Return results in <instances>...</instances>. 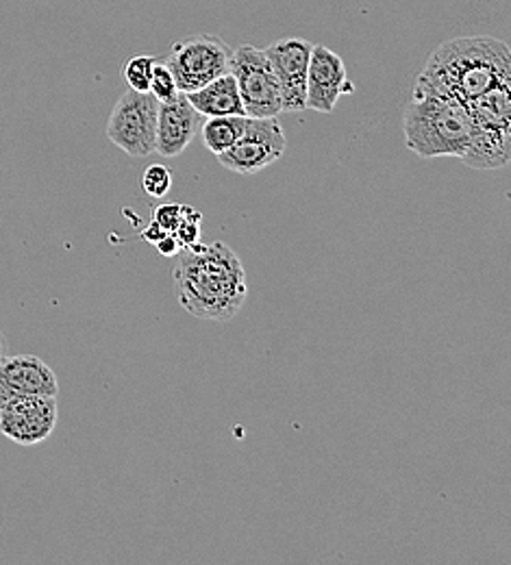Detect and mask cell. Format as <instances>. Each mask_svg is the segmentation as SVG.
<instances>
[{
    "instance_id": "603a6c76",
    "label": "cell",
    "mask_w": 511,
    "mask_h": 565,
    "mask_svg": "<svg viewBox=\"0 0 511 565\" xmlns=\"http://www.w3.org/2000/svg\"><path fill=\"white\" fill-rule=\"evenodd\" d=\"M7 349H9V344H7V335L0 331V359L7 354Z\"/></svg>"
},
{
    "instance_id": "ffe728a7",
    "label": "cell",
    "mask_w": 511,
    "mask_h": 565,
    "mask_svg": "<svg viewBox=\"0 0 511 565\" xmlns=\"http://www.w3.org/2000/svg\"><path fill=\"white\" fill-rule=\"evenodd\" d=\"M152 220L166 231V233H174L183 220V205H159L155 212H152Z\"/></svg>"
},
{
    "instance_id": "7c38bea8",
    "label": "cell",
    "mask_w": 511,
    "mask_h": 565,
    "mask_svg": "<svg viewBox=\"0 0 511 565\" xmlns=\"http://www.w3.org/2000/svg\"><path fill=\"white\" fill-rule=\"evenodd\" d=\"M60 381L49 363L35 354L0 359V405L20 396H57Z\"/></svg>"
},
{
    "instance_id": "7a4b0ae2",
    "label": "cell",
    "mask_w": 511,
    "mask_h": 565,
    "mask_svg": "<svg viewBox=\"0 0 511 565\" xmlns=\"http://www.w3.org/2000/svg\"><path fill=\"white\" fill-rule=\"evenodd\" d=\"M439 96L472 103L501 83H511L510 46L490 35L455 38L429 55L418 78Z\"/></svg>"
},
{
    "instance_id": "52a82bcc",
    "label": "cell",
    "mask_w": 511,
    "mask_h": 565,
    "mask_svg": "<svg viewBox=\"0 0 511 565\" xmlns=\"http://www.w3.org/2000/svg\"><path fill=\"white\" fill-rule=\"evenodd\" d=\"M159 100L150 92L127 89L107 122V138L129 157L145 159L157 146Z\"/></svg>"
},
{
    "instance_id": "7402d4cb",
    "label": "cell",
    "mask_w": 511,
    "mask_h": 565,
    "mask_svg": "<svg viewBox=\"0 0 511 565\" xmlns=\"http://www.w3.org/2000/svg\"><path fill=\"white\" fill-rule=\"evenodd\" d=\"M163 235H168V233L155 220H150V224L142 231V239H147L148 244H157Z\"/></svg>"
},
{
    "instance_id": "5b68a950",
    "label": "cell",
    "mask_w": 511,
    "mask_h": 565,
    "mask_svg": "<svg viewBox=\"0 0 511 565\" xmlns=\"http://www.w3.org/2000/svg\"><path fill=\"white\" fill-rule=\"evenodd\" d=\"M231 57L233 49L212 33H199L174 42L168 55H161L181 94L196 92L210 81L231 72Z\"/></svg>"
},
{
    "instance_id": "44dd1931",
    "label": "cell",
    "mask_w": 511,
    "mask_h": 565,
    "mask_svg": "<svg viewBox=\"0 0 511 565\" xmlns=\"http://www.w3.org/2000/svg\"><path fill=\"white\" fill-rule=\"evenodd\" d=\"M155 246H157L159 255H163V257H177V255L183 250V248H181V244L177 242V237H174L172 233L163 235Z\"/></svg>"
},
{
    "instance_id": "9a60e30c",
    "label": "cell",
    "mask_w": 511,
    "mask_h": 565,
    "mask_svg": "<svg viewBox=\"0 0 511 565\" xmlns=\"http://www.w3.org/2000/svg\"><path fill=\"white\" fill-rule=\"evenodd\" d=\"M246 125H248V116H216V118H210L201 127L207 150L214 152V154L228 150L235 141L244 136Z\"/></svg>"
},
{
    "instance_id": "277c9868",
    "label": "cell",
    "mask_w": 511,
    "mask_h": 565,
    "mask_svg": "<svg viewBox=\"0 0 511 565\" xmlns=\"http://www.w3.org/2000/svg\"><path fill=\"white\" fill-rule=\"evenodd\" d=\"M475 134L461 161L472 170H501L511 159V83H501L466 105Z\"/></svg>"
},
{
    "instance_id": "9c48e42d",
    "label": "cell",
    "mask_w": 511,
    "mask_h": 565,
    "mask_svg": "<svg viewBox=\"0 0 511 565\" xmlns=\"http://www.w3.org/2000/svg\"><path fill=\"white\" fill-rule=\"evenodd\" d=\"M57 396H20L0 405V433L20 444L38 446L57 426Z\"/></svg>"
},
{
    "instance_id": "3957f363",
    "label": "cell",
    "mask_w": 511,
    "mask_h": 565,
    "mask_svg": "<svg viewBox=\"0 0 511 565\" xmlns=\"http://www.w3.org/2000/svg\"><path fill=\"white\" fill-rule=\"evenodd\" d=\"M403 131L405 146L420 159H461L472 141L475 122L464 103L439 96L416 81L412 100L405 107Z\"/></svg>"
},
{
    "instance_id": "d6986e66",
    "label": "cell",
    "mask_w": 511,
    "mask_h": 565,
    "mask_svg": "<svg viewBox=\"0 0 511 565\" xmlns=\"http://www.w3.org/2000/svg\"><path fill=\"white\" fill-rule=\"evenodd\" d=\"M201 220H203V213L196 212L190 205H183V220H181L179 228L172 233L177 237V242L181 244V248L199 244V239H201Z\"/></svg>"
},
{
    "instance_id": "8992f818",
    "label": "cell",
    "mask_w": 511,
    "mask_h": 565,
    "mask_svg": "<svg viewBox=\"0 0 511 565\" xmlns=\"http://www.w3.org/2000/svg\"><path fill=\"white\" fill-rule=\"evenodd\" d=\"M231 74L235 76L237 92L248 118H277L281 109V89L270 68L264 49L242 44L233 51Z\"/></svg>"
},
{
    "instance_id": "30bf717a",
    "label": "cell",
    "mask_w": 511,
    "mask_h": 565,
    "mask_svg": "<svg viewBox=\"0 0 511 565\" xmlns=\"http://www.w3.org/2000/svg\"><path fill=\"white\" fill-rule=\"evenodd\" d=\"M349 94H355V85L349 78L344 60L336 51L322 44H313L307 68L305 109L333 114L340 98Z\"/></svg>"
},
{
    "instance_id": "2e32d148",
    "label": "cell",
    "mask_w": 511,
    "mask_h": 565,
    "mask_svg": "<svg viewBox=\"0 0 511 565\" xmlns=\"http://www.w3.org/2000/svg\"><path fill=\"white\" fill-rule=\"evenodd\" d=\"M157 57L155 55H136L131 60H127L125 68H123V78L127 83V89L134 92H148L150 89V76H152V66H155Z\"/></svg>"
},
{
    "instance_id": "e0dca14e",
    "label": "cell",
    "mask_w": 511,
    "mask_h": 565,
    "mask_svg": "<svg viewBox=\"0 0 511 565\" xmlns=\"http://www.w3.org/2000/svg\"><path fill=\"white\" fill-rule=\"evenodd\" d=\"M159 103H168L172 98H177L181 92L177 87V81L172 76L170 68L163 64L161 57H157L155 66H152V76H150V89H148Z\"/></svg>"
},
{
    "instance_id": "4fadbf2b",
    "label": "cell",
    "mask_w": 511,
    "mask_h": 565,
    "mask_svg": "<svg viewBox=\"0 0 511 565\" xmlns=\"http://www.w3.org/2000/svg\"><path fill=\"white\" fill-rule=\"evenodd\" d=\"M205 122V116H201L185 94H179L177 98L168 103H159L157 114V146L155 152L161 157H179L185 152V148L196 138Z\"/></svg>"
},
{
    "instance_id": "ac0fdd59",
    "label": "cell",
    "mask_w": 511,
    "mask_h": 565,
    "mask_svg": "<svg viewBox=\"0 0 511 565\" xmlns=\"http://www.w3.org/2000/svg\"><path fill=\"white\" fill-rule=\"evenodd\" d=\"M142 188L150 199H166L172 190V172L161 163H150L142 174Z\"/></svg>"
},
{
    "instance_id": "5bb4252c",
    "label": "cell",
    "mask_w": 511,
    "mask_h": 565,
    "mask_svg": "<svg viewBox=\"0 0 511 565\" xmlns=\"http://www.w3.org/2000/svg\"><path fill=\"white\" fill-rule=\"evenodd\" d=\"M192 107L205 116V118H216V116H246L244 105L237 92L235 76L231 72L222 74L219 78L210 81L196 92L185 94Z\"/></svg>"
},
{
    "instance_id": "8fae6325",
    "label": "cell",
    "mask_w": 511,
    "mask_h": 565,
    "mask_svg": "<svg viewBox=\"0 0 511 565\" xmlns=\"http://www.w3.org/2000/svg\"><path fill=\"white\" fill-rule=\"evenodd\" d=\"M311 42L302 38H286L273 42L266 51L270 68L281 89V109L286 114L305 111L307 96V68L311 55Z\"/></svg>"
},
{
    "instance_id": "6da1fadb",
    "label": "cell",
    "mask_w": 511,
    "mask_h": 565,
    "mask_svg": "<svg viewBox=\"0 0 511 565\" xmlns=\"http://www.w3.org/2000/svg\"><path fill=\"white\" fill-rule=\"evenodd\" d=\"M172 277L179 305L199 320L226 322L242 311L248 296L246 270L224 242L183 248Z\"/></svg>"
},
{
    "instance_id": "ba28073f",
    "label": "cell",
    "mask_w": 511,
    "mask_h": 565,
    "mask_svg": "<svg viewBox=\"0 0 511 565\" xmlns=\"http://www.w3.org/2000/svg\"><path fill=\"white\" fill-rule=\"evenodd\" d=\"M286 148V131L277 118H248L244 136L216 157L228 172L257 174L279 161Z\"/></svg>"
}]
</instances>
